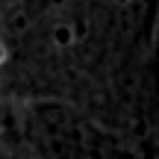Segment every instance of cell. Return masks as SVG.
<instances>
[{
	"instance_id": "5b68a950",
	"label": "cell",
	"mask_w": 159,
	"mask_h": 159,
	"mask_svg": "<svg viewBox=\"0 0 159 159\" xmlns=\"http://www.w3.org/2000/svg\"><path fill=\"white\" fill-rule=\"evenodd\" d=\"M115 6H127V3H133V0H112Z\"/></svg>"
},
{
	"instance_id": "277c9868",
	"label": "cell",
	"mask_w": 159,
	"mask_h": 159,
	"mask_svg": "<svg viewBox=\"0 0 159 159\" xmlns=\"http://www.w3.org/2000/svg\"><path fill=\"white\" fill-rule=\"evenodd\" d=\"M3 62H6V47L0 44V65H3Z\"/></svg>"
},
{
	"instance_id": "3957f363",
	"label": "cell",
	"mask_w": 159,
	"mask_h": 159,
	"mask_svg": "<svg viewBox=\"0 0 159 159\" xmlns=\"http://www.w3.org/2000/svg\"><path fill=\"white\" fill-rule=\"evenodd\" d=\"M118 159H139V156H136V150H130V148H121V150H118Z\"/></svg>"
},
{
	"instance_id": "52a82bcc",
	"label": "cell",
	"mask_w": 159,
	"mask_h": 159,
	"mask_svg": "<svg viewBox=\"0 0 159 159\" xmlns=\"http://www.w3.org/2000/svg\"><path fill=\"white\" fill-rule=\"evenodd\" d=\"M91 159H94V156H91Z\"/></svg>"
},
{
	"instance_id": "8992f818",
	"label": "cell",
	"mask_w": 159,
	"mask_h": 159,
	"mask_svg": "<svg viewBox=\"0 0 159 159\" xmlns=\"http://www.w3.org/2000/svg\"><path fill=\"white\" fill-rule=\"evenodd\" d=\"M53 3H56V6H62V3H65V0H53Z\"/></svg>"
},
{
	"instance_id": "7a4b0ae2",
	"label": "cell",
	"mask_w": 159,
	"mask_h": 159,
	"mask_svg": "<svg viewBox=\"0 0 159 159\" xmlns=\"http://www.w3.org/2000/svg\"><path fill=\"white\" fill-rule=\"evenodd\" d=\"M12 27H15V30H24V27H27V18H24L21 12H15V15H12Z\"/></svg>"
},
{
	"instance_id": "6da1fadb",
	"label": "cell",
	"mask_w": 159,
	"mask_h": 159,
	"mask_svg": "<svg viewBox=\"0 0 159 159\" xmlns=\"http://www.w3.org/2000/svg\"><path fill=\"white\" fill-rule=\"evenodd\" d=\"M77 41V30L71 24H56L53 27V44L56 47H71Z\"/></svg>"
}]
</instances>
